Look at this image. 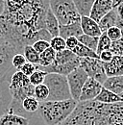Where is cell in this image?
Returning <instances> with one entry per match:
<instances>
[{"instance_id":"obj_23","label":"cell","mask_w":123,"mask_h":125,"mask_svg":"<svg viewBox=\"0 0 123 125\" xmlns=\"http://www.w3.org/2000/svg\"><path fill=\"white\" fill-rule=\"evenodd\" d=\"M40 107V102L34 97V96H30V97H27L23 100L22 102V109L23 111L28 114L29 115H33L35 113L38 112Z\"/></svg>"},{"instance_id":"obj_19","label":"cell","mask_w":123,"mask_h":125,"mask_svg":"<svg viewBox=\"0 0 123 125\" xmlns=\"http://www.w3.org/2000/svg\"><path fill=\"white\" fill-rule=\"evenodd\" d=\"M118 17H119V16H118L115 9H113L110 13H108L106 16H103L100 19V21L98 22V25H99V28H100L101 32L105 33L111 27L115 26Z\"/></svg>"},{"instance_id":"obj_45","label":"cell","mask_w":123,"mask_h":125,"mask_svg":"<svg viewBox=\"0 0 123 125\" xmlns=\"http://www.w3.org/2000/svg\"><path fill=\"white\" fill-rule=\"evenodd\" d=\"M48 1H51V0H48Z\"/></svg>"},{"instance_id":"obj_3","label":"cell","mask_w":123,"mask_h":125,"mask_svg":"<svg viewBox=\"0 0 123 125\" xmlns=\"http://www.w3.org/2000/svg\"><path fill=\"white\" fill-rule=\"evenodd\" d=\"M77 104L78 102L72 98L63 101L40 102L37 114L46 125H59L73 113Z\"/></svg>"},{"instance_id":"obj_14","label":"cell","mask_w":123,"mask_h":125,"mask_svg":"<svg viewBox=\"0 0 123 125\" xmlns=\"http://www.w3.org/2000/svg\"><path fill=\"white\" fill-rule=\"evenodd\" d=\"M80 24L84 35L92 37H100L102 34L98 23L95 22L90 16H81Z\"/></svg>"},{"instance_id":"obj_43","label":"cell","mask_w":123,"mask_h":125,"mask_svg":"<svg viewBox=\"0 0 123 125\" xmlns=\"http://www.w3.org/2000/svg\"><path fill=\"white\" fill-rule=\"evenodd\" d=\"M3 44H5V42H4V40L2 39V37L0 36V45H3Z\"/></svg>"},{"instance_id":"obj_37","label":"cell","mask_w":123,"mask_h":125,"mask_svg":"<svg viewBox=\"0 0 123 125\" xmlns=\"http://www.w3.org/2000/svg\"><path fill=\"white\" fill-rule=\"evenodd\" d=\"M113 57V54L112 53L111 50H107V51H103L98 55V59L102 62H109Z\"/></svg>"},{"instance_id":"obj_39","label":"cell","mask_w":123,"mask_h":125,"mask_svg":"<svg viewBox=\"0 0 123 125\" xmlns=\"http://www.w3.org/2000/svg\"><path fill=\"white\" fill-rule=\"evenodd\" d=\"M115 26L120 30L121 35H122V38H123V19L121 18V17H118V19H117V21H116Z\"/></svg>"},{"instance_id":"obj_35","label":"cell","mask_w":123,"mask_h":125,"mask_svg":"<svg viewBox=\"0 0 123 125\" xmlns=\"http://www.w3.org/2000/svg\"><path fill=\"white\" fill-rule=\"evenodd\" d=\"M33 48L39 53V54H41L43 51H45L47 48L50 47V43L49 42L44 41V40H40V41H37L36 42H34L32 44Z\"/></svg>"},{"instance_id":"obj_41","label":"cell","mask_w":123,"mask_h":125,"mask_svg":"<svg viewBox=\"0 0 123 125\" xmlns=\"http://www.w3.org/2000/svg\"><path fill=\"white\" fill-rule=\"evenodd\" d=\"M113 1V9H116L121 3L123 2V0H112Z\"/></svg>"},{"instance_id":"obj_33","label":"cell","mask_w":123,"mask_h":125,"mask_svg":"<svg viewBox=\"0 0 123 125\" xmlns=\"http://www.w3.org/2000/svg\"><path fill=\"white\" fill-rule=\"evenodd\" d=\"M25 62H26V59L23 56V54L17 53V54H15V56L13 57L12 65H13V67H15L16 70H19L25 64Z\"/></svg>"},{"instance_id":"obj_38","label":"cell","mask_w":123,"mask_h":125,"mask_svg":"<svg viewBox=\"0 0 123 125\" xmlns=\"http://www.w3.org/2000/svg\"><path fill=\"white\" fill-rule=\"evenodd\" d=\"M79 43L78 42V39L75 38V37H70L68 39L65 40V45H66V49L72 51L75 47L77 46V44Z\"/></svg>"},{"instance_id":"obj_24","label":"cell","mask_w":123,"mask_h":125,"mask_svg":"<svg viewBox=\"0 0 123 125\" xmlns=\"http://www.w3.org/2000/svg\"><path fill=\"white\" fill-rule=\"evenodd\" d=\"M72 52L76 55L78 58H95L98 59V55L95 51L83 45L82 43H78L77 46L72 50Z\"/></svg>"},{"instance_id":"obj_2","label":"cell","mask_w":123,"mask_h":125,"mask_svg":"<svg viewBox=\"0 0 123 125\" xmlns=\"http://www.w3.org/2000/svg\"><path fill=\"white\" fill-rule=\"evenodd\" d=\"M59 125H123V102H78L73 113Z\"/></svg>"},{"instance_id":"obj_31","label":"cell","mask_w":123,"mask_h":125,"mask_svg":"<svg viewBox=\"0 0 123 125\" xmlns=\"http://www.w3.org/2000/svg\"><path fill=\"white\" fill-rule=\"evenodd\" d=\"M46 74H47V73L41 71V70H40V69L36 70V71L31 75L30 77H29L30 83L34 87H36V86H38V85H41V84H43Z\"/></svg>"},{"instance_id":"obj_40","label":"cell","mask_w":123,"mask_h":125,"mask_svg":"<svg viewBox=\"0 0 123 125\" xmlns=\"http://www.w3.org/2000/svg\"><path fill=\"white\" fill-rule=\"evenodd\" d=\"M116 10V12H117V14H118V16H119V17H121L123 19V2L115 9Z\"/></svg>"},{"instance_id":"obj_16","label":"cell","mask_w":123,"mask_h":125,"mask_svg":"<svg viewBox=\"0 0 123 125\" xmlns=\"http://www.w3.org/2000/svg\"><path fill=\"white\" fill-rule=\"evenodd\" d=\"M81 35H83V31L81 28L80 21L70 25H64V26L60 25L59 27V36L62 37L63 40H66L70 37L79 38Z\"/></svg>"},{"instance_id":"obj_44","label":"cell","mask_w":123,"mask_h":125,"mask_svg":"<svg viewBox=\"0 0 123 125\" xmlns=\"http://www.w3.org/2000/svg\"><path fill=\"white\" fill-rule=\"evenodd\" d=\"M119 96H120V97H121V98H122V99H123V93H122V94H120Z\"/></svg>"},{"instance_id":"obj_21","label":"cell","mask_w":123,"mask_h":125,"mask_svg":"<svg viewBox=\"0 0 123 125\" xmlns=\"http://www.w3.org/2000/svg\"><path fill=\"white\" fill-rule=\"evenodd\" d=\"M95 0H72L78 14L81 16H90Z\"/></svg>"},{"instance_id":"obj_26","label":"cell","mask_w":123,"mask_h":125,"mask_svg":"<svg viewBox=\"0 0 123 125\" xmlns=\"http://www.w3.org/2000/svg\"><path fill=\"white\" fill-rule=\"evenodd\" d=\"M23 56L26 59V62L39 64L40 63V54L33 48L32 45H26L23 49Z\"/></svg>"},{"instance_id":"obj_42","label":"cell","mask_w":123,"mask_h":125,"mask_svg":"<svg viewBox=\"0 0 123 125\" xmlns=\"http://www.w3.org/2000/svg\"><path fill=\"white\" fill-rule=\"evenodd\" d=\"M4 8H5V3L3 0H0V16L3 14L4 12Z\"/></svg>"},{"instance_id":"obj_11","label":"cell","mask_w":123,"mask_h":125,"mask_svg":"<svg viewBox=\"0 0 123 125\" xmlns=\"http://www.w3.org/2000/svg\"><path fill=\"white\" fill-rule=\"evenodd\" d=\"M113 9L112 0H95L92 8L90 17L95 22H99L100 19Z\"/></svg>"},{"instance_id":"obj_18","label":"cell","mask_w":123,"mask_h":125,"mask_svg":"<svg viewBox=\"0 0 123 125\" xmlns=\"http://www.w3.org/2000/svg\"><path fill=\"white\" fill-rule=\"evenodd\" d=\"M59 27H60V24L57 18L55 17L52 11L48 9L46 13L45 19H44V29L49 33V35L52 38H54L59 36Z\"/></svg>"},{"instance_id":"obj_34","label":"cell","mask_w":123,"mask_h":125,"mask_svg":"<svg viewBox=\"0 0 123 125\" xmlns=\"http://www.w3.org/2000/svg\"><path fill=\"white\" fill-rule=\"evenodd\" d=\"M107 37L112 41V42H115V41H118L122 38V35H121V32L120 30L116 27V26H113V27H111L110 29H108L107 31L105 32Z\"/></svg>"},{"instance_id":"obj_36","label":"cell","mask_w":123,"mask_h":125,"mask_svg":"<svg viewBox=\"0 0 123 125\" xmlns=\"http://www.w3.org/2000/svg\"><path fill=\"white\" fill-rule=\"evenodd\" d=\"M23 74H25L26 76L30 77L31 75L36 71L38 70V64H34V63H31V62H25V64L19 69Z\"/></svg>"},{"instance_id":"obj_13","label":"cell","mask_w":123,"mask_h":125,"mask_svg":"<svg viewBox=\"0 0 123 125\" xmlns=\"http://www.w3.org/2000/svg\"><path fill=\"white\" fill-rule=\"evenodd\" d=\"M9 81L10 79H5L0 83V117L9 111L12 95L9 91Z\"/></svg>"},{"instance_id":"obj_9","label":"cell","mask_w":123,"mask_h":125,"mask_svg":"<svg viewBox=\"0 0 123 125\" xmlns=\"http://www.w3.org/2000/svg\"><path fill=\"white\" fill-rule=\"evenodd\" d=\"M102 88H103L102 84H100L98 81H96L94 79L89 77L82 89L79 102H86V101L94 100L97 97V95L100 94Z\"/></svg>"},{"instance_id":"obj_20","label":"cell","mask_w":123,"mask_h":125,"mask_svg":"<svg viewBox=\"0 0 123 125\" xmlns=\"http://www.w3.org/2000/svg\"><path fill=\"white\" fill-rule=\"evenodd\" d=\"M94 101H97V102H100L103 104H114V103L123 102V99L119 95L102 88L100 94L97 95V97L94 99Z\"/></svg>"},{"instance_id":"obj_25","label":"cell","mask_w":123,"mask_h":125,"mask_svg":"<svg viewBox=\"0 0 123 125\" xmlns=\"http://www.w3.org/2000/svg\"><path fill=\"white\" fill-rule=\"evenodd\" d=\"M56 57V51L52 49L51 47L47 48L45 51H43L41 54H40V63L39 65L41 66H48L51 65Z\"/></svg>"},{"instance_id":"obj_7","label":"cell","mask_w":123,"mask_h":125,"mask_svg":"<svg viewBox=\"0 0 123 125\" xmlns=\"http://www.w3.org/2000/svg\"><path fill=\"white\" fill-rule=\"evenodd\" d=\"M88 78H89L88 74L80 66L77 67L75 70H73L71 73H69L66 76L68 87H69V92L71 94V98L74 99L77 102H79V98L81 95L82 89H83Z\"/></svg>"},{"instance_id":"obj_1","label":"cell","mask_w":123,"mask_h":125,"mask_svg":"<svg viewBox=\"0 0 123 125\" xmlns=\"http://www.w3.org/2000/svg\"><path fill=\"white\" fill-rule=\"evenodd\" d=\"M5 8L0 16V36L5 43L23 53L26 45L40 40L50 42L52 37L44 29L49 9L48 0H3Z\"/></svg>"},{"instance_id":"obj_28","label":"cell","mask_w":123,"mask_h":125,"mask_svg":"<svg viewBox=\"0 0 123 125\" xmlns=\"http://www.w3.org/2000/svg\"><path fill=\"white\" fill-rule=\"evenodd\" d=\"M49 95V91L48 88L44 84H41L35 87L34 91V97L39 101V102H44L47 100Z\"/></svg>"},{"instance_id":"obj_27","label":"cell","mask_w":123,"mask_h":125,"mask_svg":"<svg viewBox=\"0 0 123 125\" xmlns=\"http://www.w3.org/2000/svg\"><path fill=\"white\" fill-rule=\"evenodd\" d=\"M77 39H78V42L80 43H82L83 45H85L88 48H90V49H92V50L96 52L99 37H92V36H87V35L83 34Z\"/></svg>"},{"instance_id":"obj_29","label":"cell","mask_w":123,"mask_h":125,"mask_svg":"<svg viewBox=\"0 0 123 125\" xmlns=\"http://www.w3.org/2000/svg\"><path fill=\"white\" fill-rule=\"evenodd\" d=\"M112 45V41L109 39L106 35V33H102L101 36L98 39V44H97V49H96V54L99 55L103 51H107L111 49Z\"/></svg>"},{"instance_id":"obj_12","label":"cell","mask_w":123,"mask_h":125,"mask_svg":"<svg viewBox=\"0 0 123 125\" xmlns=\"http://www.w3.org/2000/svg\"><path fill=\"white\" fill-rule=\"evenodd\" d=\"M107 77L123 76V56H113L109 62H103Z\"/></svg>"},{"instance_id":"obj_8","label":"cell","mask_w":123,"mask_h":125,"mask_svg":"<svg viewBox=\"0 0 123 125\" xmlns=\"http://www.w3.org/2000/svg\"><path fill=\"white\" fill-rule=\"evenodd\" d=\"M18 51L7 43L0 45V83L7 79L9 71L12 69V60Z\"/></svg>"},{"instance_id":"obj_5","label":"cell","mask_w":123,"mask_h":125,"mask_svg":"<svg viewBox=\"0 0 123 125\" xmlns=\"http://www.w3.org/2000/svg\"><path fill=\"white\" fill-rule=\"evenodd\" d=\"M43 84L49 91L46 101H63L71 99L66 76L56 73H47Z\"/></svg>"},{"instance_id":"obj_30","label":"cell","mask_w":123,"mask_h":125,"mask_svg":"<svg viewBox=\"0 0 123 125\" xmlns=\"http://www.w3.org/2000/svg\"><path fill=\"white\" fill-rule=\"evenodd\" d=\"M49 43H50V47H51L52 49H54L56 52H59V51L66 49L65 40H63L60 36L52 38V39L50 40Z\"/></svg>"},{"instance_id":"obj_32","label":"cell","mask_w":123,"mask_h":125,"mask_svg":"<svg viewBox=\"0 0 123 125\" xmlns=\"http://www.w3.org/2000/svg\"><path fill=\"white\" fill-rule=\"evenodd\" d=\"M113 56H123V38L118 41L112 42L111 49Z\"/></svg>"},{"instance_id":"obj_15","label":"cell","mask_w":123,"mask_h":125,"mask_svg":"<svg viewBox=\"0 0 123 125\" xmlns=\"http://www.w3.org/2000/svg\"><path fill=\"white\" fill-rule=\"evenodd\" d=\"M30 119L8 111L0 117V125H29Z\"/></svg>"},{"instance_id":"obj_6","label":"cell","mask_w":123,"mask_h":125,"mask_svg":"<svg viewBox=\"0 0 123 125\" xmlns=\"http://www.w3.org/2000/svg\"><path fill=\"white\" fill-rule=\"evenodd\" d=\"M79 62L80 67L85 70L90 78L94 79L103 85L107 79L103 62L95 58H79Z\"/></svg>"},{"instance_id":"obj_22","label":"cell","mask_w":123,"mask_h":125,"mask_svg":"<svg viewBox=\"0 0 123 125\" xmlns=\"http://www.w3.org/2000/svg\"><path fill=\"white\" fill-rule=\"evenodd\" d=\"M76 58H78V57L72 51H70L68 49H64V50H62V51H59V52H56L55 61L52 64H56V65L63 64V63H66V62L73 61Z\"/></svg>"},{"instance_id":"obj_4","label":"cell","mask_w":123,"mask_h":125,"mask_svg":"<svg viewBox=\"0 0 123 125\" xmlns=\"http://www.w3.org/2000/svg\"><path fill=\"white\" fill-rule=\"evenodd\" d=\"M49 9L62 26L70 25L81 20V16L78 14L72 0H51L49 1Z\"/></svg>"},{"instance_id":"obj_10","label":"cell","mask_w":123,"mask_h":125,"mask_svg":"<svg viewBox=\"0 0 123 125\" xmlns=\"http://www.w3.org/2000/svg\"><path fill=\"white\" fill-rule=\"evenodd\" d=\"M80 66V62H79V58L74 59L73 61L63 64H51L48 66H41L38 64V69L45 72V73H56V74H60L63 76H67L69 73H71L73 70H75L77 67Z\"/></svg>"},{"instance_id":"obj_17","label":"cell","mask_w":123,"mask_h":125,"mask_svg":"<svg viewBox=\"0 0 123 125\" xmlns=\"http://www.w3.org/2000/svg\"><path fill=\"white\" fill-rule=\"evenodd\" d=\"M102 86L108 91L120 95L123 93V76L107 77Z\"/></svg>"}]
</instances>
